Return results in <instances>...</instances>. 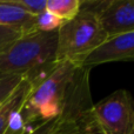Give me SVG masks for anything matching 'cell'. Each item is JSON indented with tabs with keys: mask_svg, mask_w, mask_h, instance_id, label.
<instances>
[{
	"mask_svg": "<svg viewBox=\"0 0 134 134\" xmlns=\"http://www.w3.org/2000/svg\"><path fill=\"white\" fill-rule=\"evenodd\" d=\"M58 32H32L19 38L0 54V74H23L32 86L46 78L57 66Z\"/></svg>",
	"mask_w": 134,
	"mask_h": 134,
	"instance_id": "1",
	"label": "cell"
},
{
	"mask_svg": "<svg viewBox=\"0 0 134 134\" xmlns=\"http://www.w3.org/2000/svg\"><path fill=\"white\" fill-rule=\"evenodd\" d=\"M107 39L91 1H82L79 13L65 21L57 38V61H71L80 66L88 53Z\"/></svg>",
	"mask_w": 134,
	"mask_h": 134,
	"instance_id": "2",
	"label": "cell"
},
{
	"mask_svg": "<svg viewBox=\"0 0 134 134\" xmlns=\"http://www.w3.org/2000/svg\"><path fill=\"white\" fill-rule=\"evenodd\" d=\"M78 66L71 61H58L46 78L32 86L23 107L27 126L31 127L33 124L39 125L60 115L67 86Z\"/></svg>",
	"mask_w": 134,
	"mask_h": 134,
	"instance_id": "3",
	"label": "cell"
},
{
	"mask_svg": "<svg viewBox=\"0 0 134 134\" xmlns=\"http://www.w3.org/2000/svg\"><path fill=\"white\" fill-rule=\"evenodd\" d=\"M98 134H134V108L130 92L118 90L93 105Z\"/></svg>",
	"mask_w": 134,
	"mask_h": 134,
	"instance_id": "4",
	"label": "cell"
},
{
	"mask_svg": "<svg viewBox=\"0 0 134 134\" xmlns=\"http://www.w3.org/2000/svg\"><path fill=\"white\" fill-rule=\"evenodd\" d=\"M91 5L107 37L134 32L133 0H100Z\"/></svg>",
	"mask_w": 134,
	"mask_h": 134,
	"instance_id": "5",
	"label": "cell"
},
{
	"mask_svg": "<svg viewBox=\"0 0 134 134\" xmlns=\"http://www.w3.org/2000/svg\"><path fill=\"white\" fill-rule=\"evenodd\" d=\"M134 58V32L114 37H107L97 48L88 53L80 64L83 68L91 69L94 66L113 61H127Z\"/></svg>",
	"mask_w": 134,
	"mask_h": 134,
	"instance_id": "6",
	"label": "cell"
},
{
	"mask_svg": "<svg viewBox=\"0 0 134 134\" xmlns=\"http://www.w3.org/2000/svg\"><path fill=\"white\" fill-rule=\"evenodd\" d=\"M0 25L12 27L24 35L35 32L34 16L26 13L12 0H0Z\"/></svg>",
	"mask_w": 134,
	"mask_h": 134,
	"instance_id": "7",
	"label": "cell"
},
{
	"mask_svg": "<svg viewBox=\"0 0 134 134\" xmlns=\"http://www.w3.org/2000/svg\"><path fill=\"white\" fill-rule=\"evenodd\" d=\"M31 90H32V83L25 76L18 85V87L14 90V92L0 105V134H4V131L12 114L25 105Z\"/></svg>",
	"mask_w": 134,
	"mask_h": 134,
	"instance_id": "8",
	"label": "cell"
},
{
	"mask_svg": "<svg viewBox=\"0 0 134 134\" xmlns=\"http://www.w3.org/2000/svg\"><path fill=\"white\" fill-rule=\"evenodd\" d=\"M81 0H46V11L64 21L73 19L80 11Z\"/></svg>",
	"mask_w": 134,
	"mask_h": 134,
	"instance_id": "9",
	"label": "cell"
},
{
	"mask_svg": "<svg viewBox=\"0 0 134 134\" xmlns=\"http://www.w3.org/2000/svg\"><path fill=\"white\" fill-rule=\"evenodd\" d=\"M64 23H65L64 20H61L60 18L55 16L54 14L49 13L46 9L34 16L35 31L42 32V33L58 32L59 28L64 25Z\"/></svg>",
	"mask_w": 134,
	"mask_h": 134,
	"instance_id": "10",
	"label": "cell"
},
{
	"mask_svg": "<svg viewBox=\"0 0 134 134\" xmlns=\"http://www.w3.org/2000/svg\"><path fill=\"white\" fill-rule=\"evenodd\" d=\"M25 76L23 74H0V105L14 92Z\"/></svg>",
	"mask_w": 134,
	"mask_h": 134,
	"instance_id": "11",
	"label": "cell"
},
{
	"mask_svg": "<svg viewBox=\"0 0 134 134\" xmlns=\"http://www.w3.org/2000/svg\"><path fill=\"white\" fill-rule=\"evenodd\" d=\"M23 35V33L14 28L0 25V54L7 51Z\"/></svg>",
	"mask_w": 134,
	"mask_h": 134,
	"instance_id": "12",
	"label": "cell"
},
{
	"mask_svg": "<svg viewBox=\"0 0 134 134\" xmlns=\"http://www.w3.org/2000/svg\"><path fill=\"white\" fill-rule=\"evenodd\" d=\"M18 7L35 16L46 9V0H12Z\"/></svg>",
	"mask_w": 134,
	"mask_h": 134,
	"instance_id": "13",
	"label": "cell"
},
{
	"mask_svg": "<svg viewBox=\"0 0 134 134\" xmlns=\"http://www.w3.org/2000/svg\"><path fill=\"white\" fill-rule=\"evenodd\" d=\"M54 134H97L88 128L75 125H58L55 122Z\"/></svg>",
	"mask_w": 134,
	"mask_h": 134,
	"instance_id": "14",
	"label": "cell"
},
{
	"mask_svg": "<svg viewBox=\"0 0 134 134\" xmlns=\"http://www.w3.org/2000/svg\"><path fill=\"white\" fill-rule=\"evenodd\" d=\"M55 122H57V118L52 119V120H47L45 122H41L28 134H54Z\"/></svg>",
	"mask_w": 134,
	"mask_h": 134,
	"instance_id": "15",
	"label": "cell"
}]
</instances>
